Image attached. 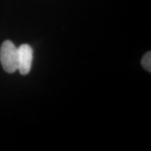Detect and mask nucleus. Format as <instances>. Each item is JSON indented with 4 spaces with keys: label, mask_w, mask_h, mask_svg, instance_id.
<instances>
[{
    "label": "nucleus",
    "mask_w": 151,
    "mask_h": 151,
    "mask_svg": "<svg viewBox=\"0 0 151 151\" xmlns=\"http://www.w3.org/2000/svg\"><path fill=\"white\" fill-rule=\"evenodd\" d=\"M141 64L143 67L148 71H151V52H147L141 60Z\"/></svg>",
    "instance_id": "nucleus-3"
},
{
    "label": "nucleus",
    "mask_w": 151,
    "mask_h": 151,
    "mask_svg": "<svg viewBox=\"0 0 151 151\" xmlns=\"http://www.w3.org/2000/svg\"><path fill=\"white\" fill-rule=\"evenodd\" d=\"M19 53V68L21 75H27L30 71L33 61V49L27 44L18 47Z\"/></svg>",
    "instance_id": "nucleus-2"
},
{
    "label": "nucleus",
    "mask_w": 151,
    "mask_h": 151,
    "mask_svg": "<svg viewBox=\"0 0 151 151\" xmlns=\"http://www.w3.org/2000/svg\"><path fill=\"white\" fill-rule=\"evenodd\" d=\"M0 61L4 70L8 73H14L19 68L18 47L10 40H5L0 49Z\"/></svg>",
    "instance_id": "nucleus-1"
}]
</instances>
